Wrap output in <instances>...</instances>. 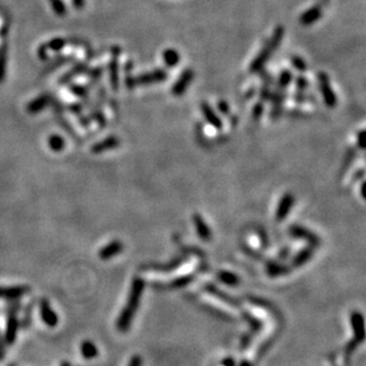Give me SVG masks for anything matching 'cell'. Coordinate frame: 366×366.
<instances>
[{
	"label": "cell",
	"mask_w": 366,
	"mask_h": 366,
	"mask_svg": "<svg viewBox=\"0 0 366 366\" xmlns=\"http://www.w3.org/2000/svg\"><path fill=\"white\" fill-rule=\"evenodd\" d=\"M143 288H145V282H143L142 278L135 277L131 287L127 304L123 307L121 314L119 315L118 321H116V328H118L119 332H127L128 328L131 327L135 312H137L138 307L140 306Z\"/></svg>",
	"instance_id": "1"
},
{
	"label": "cell",
	"mask_w": 366,
	"mask_h": 366,
	"mask_svg": "<svg viewBox=\"0 0 366 366\" xmlns=\"http://www.w3.org/2000/svg\"><path fill=\"white\" fill-rule=\"evenodd\" d=\"M285 37V28L282 25H277L276 28L274 29L273 35L269 39H268L265 43V47H263L257 56L252 59L250 67H249V71L251 74H259L260 71L265 69L267 62L273 57L274 52L277 50L278 47H280L282 40H284Z\"/></svg>",
	"instance_id": "2"
},
{
	"label": "cell",
	"mask_w": 366,
	"mask_h": 366,
	"mask_svg": "<svg viewBox=\"0 0 366 366\" xmlns=\"http://www.w3.org/2000/svg\"><path fill=\"white\" fill-rule=\"evenodd\" d=\"M168 78L167 71L158 68V69L146 71L138 76H133L132 74H126L124 78V84L127 89H134L135 87H147L152 84H158V83L165 82Z\"/></svg>",
	"instance_id": "3"
},
{
	"label": "cell",
	"mask_w": 366,
	"mask_h": 366,
	"mask_svg": "<svg viewBox=\"0 0 366 366\" xmlns=\"http://www.w3.org/2000/svg\"><path fill=\"white\" fill-rule=\"evenodd\" d=\"M351 324H352L353 328V340L347 345L346 349V357H349L351 353L353 352L354 349L360 344L361 341L364 340L365 337V331H364V318L360 313L354 312L351 315Z\"/></svg>",
	"instance_id": "4"
},
{
	"label": "cell",
	"mask_w": 366,
	"mask_h": 366,
	"mask_svg": "<svg viewBox=\"0 0 366 366\" xmlns=\"http://www.w3.org/2000/svg\"><path fill=\"white\" fill-rule=\"evenodd\" d=\"M316 78H318L320 93H321L324 103H325L328 108H334L335 105L338 104V97L335 95L334 90L331 85L330 76H328L326 73H324V71H320V73L316 75Z\"/></svg>",
	"instance_id": "5"
},
{
	"label": "cell",
	"mask_w": 366,
	"mask_h": 366,
	"mask_svg": "<svg viewBox=\"0 0 366 366\" xmlns=\"http://www.w3.org/2000/svg\"><path fill=\"white\" fill-rule=\"evenodd\" d=\"M193 78H195V71L192 70L191 68H186V69H184L183 73L180 74V76L178 77V80L173 83V85L171 88L172 95L176 97L183 96L184 94L186 93L188 87L191 85Z\"/></svg>",
	"instance_id": "6"
},
{
	"label": "cell",
	"mask_w": 366,
	"mask_h": 366,
	"mask_svg": "<svg viewBox=\"0 0 366 366\" xmlns=\"http://www.w3.org/2000/svg\"><path fill=\"white\" fill-rule=\"evenodd\" d=\"M113 58L109 63V80H111V85L113 90L118 92L120 87V66H119V56L121 54V49L119 47L112 48Z\"/></svg>",
	"instance_id": "7"
},
{
	"label": "cell",
	"mask_w": 366,
	"mask_h": 366,
	"mask_svg": "<svg viewBox=\"0 0 366 366\" xmlns=\"http://www.w3.org/2000/svg\"><path fill=\"white\" fill-rule=\"evenodd\" d=\"M7 322H6V330H5V335H4V339H5L6 345H12L14 344L17 339L18 330H19L20 322L19 319L17 316V312H7Z\"/></svg>",
	"instance_id": "8"
},
{
	"label": "cell",
	"mask_w": 366,
	"mask_h": 366,
	"mask_svg": "<svg viewBox=\"0 0 366 366\" xmlns=\"http://www.w3.org/2000/svg\"><path fill=\"white\" fill-rule=\"evenodd\" d=\"M201 112L203 114V118L205 119V121L210 124L211 127H213L214 130L221 131L223 128V121L220 116L217 115V113L214 112V109L211 107L210 103L207 101H203L201 103Z\"/></svg>",
	"instance_id": "9"
},
{
	"label": "cell",
	"mask_w": 366,
	"mask_h": 366,
	"mask_svg": "<svg viewBox=\"0 0 366 366\" xmlns=\"http://www.w3.org/2000/svg\"><path fill=\"white\" fill-rule=\"evenodd\" d=\"M39 313L43 322L49 327H55L58 324V315L51 308L48 299H41L39 303Z\"/></svg>",
	"instance_id": "10"
},
{
	"label": "cell",
	"mask_w": 366,
	"mask_h": 366,
	"mask_svg": "<svg viewBox=\"0 0 366 366\" xmlns=\"http://www.w3.org/2000/svg\"><path fill=\"white\" fill-rule=\"evenodd\" d=\"M30 292L29 286L0 287V299L18 300Z\"/></svg>",
	"instance_id": "11"
},
{
	"label": "cell",
	"mask_w": 366,
	"mask_h": 366,
	"mask_svg": "<svg viewBox=\"0 0 366 366\" xmlns=\"http://www.w3.org/2000/svg\"><path fill=\"white\" fill-rule=\"evenodd\" d=\"M322 17V6L316 4V5L312 6L311 9L306 10L305 12L300 16V23L304 26H311L314 23L318 21L320 18Z\"/></svg>",
	"instance_id": "12"
},
{
	"label": "cell",
	"mask_w": 366,
	"mask_h": 366,
	"mask_svg": "<svg viewBox=\"0 0 366 366\" xmlns=\"http://www.w3.org/2000/svg\"><path fill=\"white\" fill-rule=\"evenodd\" d=\"M123 250V243L121 241H112L111 243L104 245L99 251V257L103 261H108L115 256H118Z\"/></svg>",
	"instance_id": "13"
},
{
	"label": "cell",
	"mask_w": 366,
	"mask_h": 366,
	"mask_svg": "<svg viewBox=\"0 0 366 366\" xmlns=\"http://www.w3.org/2000/svg\"><path fill=\"white\" fill-rule=\"evenodd\" d=\"M294 205V196L292 193H286L284 197L281 198L278 206L276 209V221L281 222L286 220V217L288 216V213L292 210Z\"/></svg>",
	"instance_id": "14"
},
{
	"label": "cell",
	"mask_w": 366,
	"mask_h": 366,
	"mask_svg": "<svg viewBox=\"0 0 366 366\" xmlns=\"http://www.w3.org/2000/svg\"><path fill=\"white\" fill-rule=\"evenodd\" d=\"M119 145H120L119 138L112 135V137L105 138L102 141L95 143V145L92 147V152L94 154H100V153L107 152V150L114 149V148H116V147H119Z\"/></svg>",
	"instance_id": "15"
},
{
	"label": "cell",
	"mask_w": 366,
	"mask_h": 366,
	"mask_svg": "<svg viewBox=\"0 0 366 366\" xmlns=\"http://www.w3.org/2000/svg\"><path fill=\"white\" fill-rule=\"evenodd\" d=\"M193 223L196 226V230H197V233L199 236V239L203 241H210L211 237V230L209 226H207L206 222L204 221V218L201 216V214L195 213L193 214Z\"/></svg>",
	"instance_id": "16"
},
{
	"label": "cell",
	"mask_w": 366,
	"mask_h": 366,
	"mask_svg": "<svg viewBox=\"0 0 366 366\" xmlns=\"http://www.w3.org/2000/svg\"><path fill=\"white\" fill-rule=\"evenodd\" d=\"M290 232L293 233V236L297 237V239L306 240L307 242H309L312 245H314V247H316V245L320 243V240L314 235V233L311 232V231H308L307 229L303 228V226H297V225L293 226V228L290 229Z\"/></svg>",
	"instance_id": "17"
},
{
	"label": "cell",
	"mask_w": 366,
	"mask_h": 366,
	"mask_svg": "<svg viewBox=\"0 0 366 366\" xmlns=\"http://www.w3.org/2000/svg\"><path fill=\"white\" fill-rule=\"evenodd\" d=\"M163 61L167 68H176L180 62V54L176 49H166L163 52Z\"/></svg>",
	"instance_id": "18"
},
{
	"label": "cell",
	"mask_w": 366,
	"mask_h": 366,
	"mask_svg": "<svg viewBox=\"0 0 366 366\" xmlns=\"http://www.w3.org/2000/svg\"><path fill=\"white\" fill-rule=\"evenodd\" d=\"M293 81V73L290 70H282L280 76H278V80L276 81V88L275 90L277 92H286V89L288 88V85Z\"/></svg>",
	"instance_id": "19"
},
{
	"label": "cell",
	"mask_w": 366,
	"mask_h": 366,
	"mask_svg": "<svg viewBox=\"0 0 366 366\" xmlns=\"http://www.w3.org/2000/svg\"><path fill=\"white\" fill-rule=\"evenodd\" d=\"M217 277L220 278L221 282L230 287H236L240 285V277L236 274L230 273L228 270H220L217 274Z\"/></svg>",
	"instance_id": "20"
},
{
	"label": "cell",
	"mask_w": 366,
	"mask_h": 366,
	"mask_svg": "<svg viewBox=\"0 0 366 366\" xmlns=\"http://www.w3.org/2000/svg\"><path fill=\"white\" fill-rule=\"evenodd\" d=\"M81 353L85 359H93L99 354V351H97V347L93 341L85 340L81 344Z\"/></svg>",
	"instance_id": "21"
},
{
	"label": "cell",
	"mask_w": 366,
	"mask_h": 366,
	"mask_svg": "<svg viewBox=\"0 0 366 366\" xmlns=\"http://www.w3.org/2000/svg\"><path fill=\"white\" fill-rule=\"evenodd\" d=\"M267 273L271 277H276V276H280V275H285L288 273V268L284 265H281V263L269 262L267 265Z\"/></svg>",
	"instance_id": "22"
},
{
	"label": "cell",
	"mask_w": 366,
	"mask_h": 366,
	"mask_svg": "<svg viewBox=\"0 0 366 366\" xmlns=\"http://www.w3.org/2000/svg\"><path fill=\"white\" fill-rule=\"evenodd\" d=\"M313 256V251L312 249H304L303 251L299 252L295 257L293 260V266L294 267H301L304 266L306 262H308L309 260L312 259Z\"/></svg>",
	"instance_id": "23"
},
{
	"label": "cell",
	"mask_w": 366,
	"mask_h": 366,
	"mask_svg": "<svg viewBox=\"0 0 366 366\" xmlns=\"http://www.w3.org/2000/svg\"><path fill=\"white\" fill-rule=\"evenodd\" d=\"M293 99L299 104L307 103V102H309V103H314V102H316V99L314 96L311 95V94H307L306 92H296L294 94Z\"/></svg>",
	"instance_id": "24"
},
{
	"label": "cell",
	"mask_w": 366,
	"mask_h": 366,
	"mask_svg": "<svg viewBox=\"0 0 366 366\" xmlns=\"http://www.w3.org/2000/svg\"><path fill=\"white\" fill-rule=\"evenodd\" d=\"M290 62H292L293 67L295 68L299 73H305V71H307V68H308L307 63H306L305 59L303 57H300V56L293 55L292 57H290Z\"/></svg>",
	"instance_id": "25"
},
{
	"label": "cell",
	"mask_w": 366,
	"mask_h": 366,
	"mask_svg": "<svg viewBox=\"0 0 366 366\" xmlns=\"http://www.w3.org/2000/svg\"><path fill=\"white\" fill-rule=\"evenodd\" d=\"M263 113H265V102L262 101L256 102L254 107H252V112H251L252 120H254V121H259V120L263 116Z\"/></svg>",
	"instance_id": "26"
},
{
	"label": "cell",
	"mask_w": 366,
	"mask_h": 366,
	"mask_svg": "<svg viewBox=\"0 0 366 366\" xmlns=\"http://www.w3.org/2000/svg\"><path fill=\"white\" fill-rule=\"evenodd\" d=\"M49 146H50V148L52 150H55V152H59V150H62V148L64 147V141L62 138L57 137V135H54V137L49 139Z\"/></svg>",
	"instance_id": "27"
},
{
	"label": "cell",
	"mask_w": 366,
	"mask_h": 366,
	"mask_svg": "<svg viewBox=\"0 0 366 366\" xmlns=\"http://www.w3.org/2000/svg\"><path fill=\"white\" fill-rule=\"evenodd\" d=\"M309 81L303 75H299L295 80V87H296V92H306L309 88Z\"/></svg>",
	"instance_id": "28"
},
{
	"label": "cell",
	"mask_w": 366,
	"mask_h": 366,
	"mask_svg": "<svg viewBox=\"0 0 366 366\" xmlns=\"http://www.w3.org/2000/svg\"><path fill=\"white\" fill-rule=\"evenodd\" d=\"M284 114V105H273V108L270 109L269 118L274 121H276Z\"/></svg>",
	"instance_id": "29"
},
{
	"label": "cell",
	"mask_w": 366,
	"mask_h": 366,
	"mask_svg": "<svg viewBox=\"0 0 366 366\" xmlns=\"http://www.w3.org/2000/svg\"><path fill=\"white\" fill-rule=\"evenodd\" d=\"M217 108L222 115L228 116L230 114V105L225 100H220L217 102Z\"/></svg>",
	"instance_id": "30"
},
{
	"label": "cell",
	"mask_w": 366,
	"mask_h": 366,
	"mask_svg": "<svg viewBox=\"0 0 366 366\" xmlns=\"http://www.w3.org/2000/svg\"><path fill=\"white\" fill-rule=\"evenodd\" d=\"M48 103V99H47V97H41V99H39L38 101H36L35 102V103H32L31 105H30V107H29V111L30 112H37V111H39V109L41 108V107H44V105L45 104H47Z\"/></svg>",
	"instance_id": "31"
},
{
	"label": "cell",
	"mask_w": 366,
	"mask_h": 366,
	"mask_svg": "<svg viewBox=\"0 0 366 366\" xmlns=\"http://www.w3.org/2000/svg\"><path fill=\"white\" fill-rule=\"evenodd\" d=\"M52 6H54V9L56 11V13L57 14H62L66 12V10H64V5L61 3V0H51Z\"/></svg>",
	"instance_id": "32"
},
{
	"label": "cell",
	"mask_w": 366,
	"mask_h": 366,
	"mask_svg": "<svg viewBox=\"0 0 366 366\" xmlns=\"http://www.w3.org/2000/svg\"><path fill=\"white\" fill-rule=\"evenodd\" d=\"M192 280V276H184V277H180L179 280H177L175 281V284H173V286L175 287H183V286H186L187 284H190V281Z\"/></svg>",
	"instance_id": "33"
},
{
	"label": "cell",
	"mask_w": 366,
	"mask_h": 366,
	"mask_svg": "<svg viewBox=\"0 0 366 366\" xmlns=\"http://www.w3.org/2000/svg\"><path fill=\"white\" fill-rule=\"evenodd\" d=\"M6 352V342L5 339H4V335L2 334V332H0V360H3L4 356H5Z\"/></svg>",
	"instance_id": "34"
},
{
	"label": "cell",
	"mask_w": 366,
	"mask_h": 366,
	"mask_svg": "<svg viewBox=\"0 0 366 366\" xmlns=\"http://www.w3.org/2000/svg\"><path fill=\"white\" fill-rule=\"evenodd\" d=\"M364 137H365V131L361 130V131L359 132V133H358V146H359L360 149H364V148H365Z\"/></svg>",
	"instance_id": "35"
},
{
	"label": "cell",
	"mask_w": 366,
	"mask_h": 366,
	"mask_svg": "<svg viewBox=\"0 0 366 366\" xmlns=\"http://www.w3.org/2000/svg\"><path fill=\"white\" fill-rule=\"evenodd\" d=\"M142 365V359L140 356H134L132 358L130 363H128V366H141Z\"/></svg>",
	"instance_id": "36"
},
{
	"label": "cell",
	"mask_w": 366,
	"mask_h": 366,
	"mask_svg": "<svg viewBox=\"0 0 366 366\" xmlns=\"http://www.w3.org/2000/svg\"><path fill=\"white\" fill-rule=\"evenodd\" d=\"M74 4L76 9H81V7H83V4H84V0H74Z\"/></svg>",
	"instance_id": "37"
},
{
	"label": "cell",
	"mask_w": 366,
	"mask_h": 366,
	"mask_svg": "<svg viewBox=\"0 0 366 366\" xmlns=\"http://www.w3.org/2000/svg\"><path fill=\"white\" fill-rule=\"evenodd\" d=\"M328 3H330V0H320V2H319V5L325 6V5H327Z\"/></svg>",
	"instance_id": "38"
},
{
	"label": "cell",
	"mask_w": 366,
	"mask_h": 366,
	"mask_svg": "<svg viewBox=\"0 0 366 366\" xmlns=\"http://www.w3.org/2000/svg\"><path fill=\"white\" fill-rule=\"evenodd\" d=\"M9 366H14V365H13V364H11V365H9Z\"/></svg>",
	"instance_id": "39"
}]
</instances>
